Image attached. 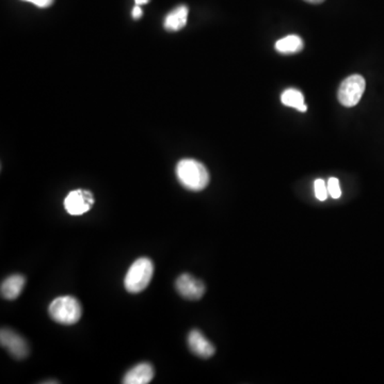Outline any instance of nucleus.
I'll return each instance as SVG.
<instances>
[{
	"instance_id": "12",
	"label": "nucleus",
	"mask_w": 384,
	"mask_h": 384,
	"mask_svg": "<svg viewBox=\"0 0 384 384\" xmlns=\"http://www.w3.org/2000/svg\"><path fill=\"white\" fill-rule=\"evenodd\" d=\"M304 47L302 39L298 35H291L283 37L275 43V49L281 54H296Z\"/></svg>"
},
{
	"instance_id": "5",
	"label": "nucleus",
	"mask_w": 384,
	"mask_h": 384,
	"mask_svg": "<svg viewBox=\"0 0 384 384\" xmlns=\"http://www.w3.org/2000/svg\"><path fill=\"white\" fill-rule=\"evenodd\" d=\"M94 198L90 191L74 190L64 200V208L72 216H80L91 210Z\"/></svg>"
},
{
	"instance_id": "2",
	"label": "nucleus",
	"mask_w": 384,
	"mask_h": 384,
	"mask_svg": "<svg viewBox=\"0 0 384 384\" xmlns=\"http://www.w3.org/2000/svg\"><path fill=\"white\" fill-rule=\"evenodd\" d=\"M49 315L53 320L61 324H74L82 315L80 301L72 296L59 297L49 305Z\"/></svg>"
},
{
	"instance_id": "19",
	"label": "nucleus",
	"mask_w": 384,
	"mask_h": 384,
	"mask_svg": "<svg viewBox=\"0 0 384 384\" xmlns=\"http://www.w3.org/2000/svg\"><path fill=\"white\" fill-rule=\"evenodd\" d=\"M307 3H314V5H318V3H324V0H305Z\"/></svg>"
},
{
	"instance_id": "3",
	"label": "nucleus",
	"mask_w": 384,
	"mask_h": 384,
	"mask_svg": "<svg viewBox=\"0 0 384 384\" xmlns=\"http://www.w3.org/2000/svg\"><path fill=\"white\" fill-rule=\"evenodd\" d=\"M154 265L147 257L137 259L126 273L124 286L131 293H141L147 289L153 277Z\"/></svg>"
},
{
	"instance_id": "9",
	"label": "nucleus",
	"mask_w": 384,
	"mask_h": 384,
	"mask_svg": "<svg viewBox=\"0 0 384 384\" xmlns=\"http://www.w3.org/2000/svg\"><path fill=\"white\" fill-rule=\"evenodd\" d=\"M154 368L151 364L141 363L131 368L124 376L123 383L125 384H147L154 378Z\"/></svg>"
},
{
	"instance_id": "11",
	"label": "nucleus",
	"mask_w": 384,
	"mask_h": 384,
	"mask_svg": "<svg viewBox=\"0 0 384 384\" xmlns=\"http://www.w3.org/2000/svg\"><path fill=\"white\" fill-rule=\"evenodd\" d=\"M189 10L186 6H179L170 12L165 19V28L169 31H179L184 28L188 21Z\"/></svg>"
},
{
	"instance_id": "10",
	"label": "nucleus",
	"mask_w": 384,
	"mask_h": 384,
	"mask_svg": "<svg viewBox=\"0 0 384 384\" xmlns=\"http://www.w3.org/2000/svg\"><path fill=\"white\" fill-rule=\"evenodd\" d=\"M25 284L26 279L23 275H11L1 284V296L7 300H15L21 295Z\"/></svg>"
},
{
	"instance_id": "17",
	"label": "nucleus",
	"mask_w": 384,
	"mask_h": 384,
	"mask_svg": "<svg viewBox=\"0 0 384 384\" xmlns=\"http://www.w3.org/2000/svg\"><path fill=\"white\" fill-rule=\"evenodd\" d=\"M131 15H133L135 19H140V17H143V9H141V6L136 5V7L133 9V12H131Z\"/></svg>"
},
{
	"instance_id": "4",
	"label": "nucleus",
	"mask_w": 384,
	"mask_h": 384,
	"mask_svg": "<svg viewBox=\"0 0 384 384\" xmlns=\"http://www.w3.org/2000/svg\"><path fill=\"white\" fill-rule=\"evenodd\" d=\"M366 82L361 75H351L340 84L338 90V100L345 107H354L365 91Z\"/></svg>"
},
{
	"instance_id": "1",
	"label": "nucleus",
	"mask_w": 384,
	"mask_h": 384,
	"mask_svg": "<svg viewBox=\"0 0 384 384\" xmlns=\"http://www.w3.org/2000/svg\"><path fill=\"white\" fill-rule=\"evenodd\" d=\"M176 176L179 183L190 191H201L210 184V173L200 161L183 159L177 163Z\"/></svg>"
},
{
	"instance_id": "16",
	"label": "nucleus",
	"mask_w": 384,
	"mask_h": 384,
	"mask_svg": "<svg viewBox=\"0 0 384 384\" xmlns=\"http://www.w3.org/2000/svg\"><path fill=\"white\" fill-rule=\"evenodd\" d=\"M24 1L33 3L39 8H48L54 3L55 0H24Z\"/></svg>"
},
{
	"instance_id": "14",
	"label": "nucleus",
	"mask_w": 384,
	"mask_h": 384,
	"mask_svg": "<svg viewBox=\"0 0 384 384\" xmlns=\"http://www.w3.org/2000/svg\"><path fill=\"white\" fill-rule=\"evenodd\" d=\"M315 196L319 201L327 200L329 196L328 185L324 183V179H316L314 183Z\"/></svg>"
},
{
	"instance_id": "13",
	"label": "nucleus",
	"mask_w": 384,
	"mask_h": 384,
	"mask_svg": "<svg viewBox=\"0 0 384 384\" xmlns=\"http://www.w3.org/2000/svg\"><path fill=\"white\" fill-rule=\"evenodd\" d=\"M281 100L287 107L295 108L301 112L307 110V105L304 104V96L299 90L296 89H287L282 93Z\"/></svg>"
},
{
	"instance_id": "6",
	"label": "nucleus",
	"mask_w": 384,
	"mask_h": 384,
	"mask_svg": "<svg viewBox=\"0 0 384 384\" xmlns=\"http://www.w3.org/2000/svg\"><path fill=\"white\" fill-rule=\"evenodd\" d=\"M0 342H1V346L17 360H23L29 354L27 342L19 334L10 329L1 330Z\"/></svg>"
},
{
	"instance_id": "7",
	"label": "nucleus",
	"mask_w": 384,
	"mask_h": 384,
	"mask_svg": "<svg viewBox=\"0 0 384 384\" xmlns=\"http://www.w3.org/2000/svg\"><path fill=\"white\" fill-rule=\"evenodd\" d=\"M175 287L179 295L187 300H199L204 296L205 285L203 282L188 273L179 275Z\"/></svg>"
},
{
	"instance_id": "18",
	"label": "nucleus",
	"mask_w": 384,
	"mask_h": 384,
	"mask_svg": "<svg viewBox=\"0 0 384 384\" xmlns=\"http://www.w3.org/2000/svg\"><path fill=\"white\" fill-rule=\"evenodd\" d=\"M149 1V0H135L136 5L138 6L147 5Z\"/></svg>"
},
{
	"instance_id": "8",
	"label": "nucleus",
	"mask_w": 384,
	"mask_h": 384,
	"mask_svg": "<svg viewBox=\"0 0 384 384\" xmlns=\"http://www.w3.org/2000/svg\"><path fill=\"white\" fill-rule=\"evenodd\" d=\"M188 345L191 351L200 358H212L216 352L214 345L199 330H192L189 333Z\"/></svg>"
},
{
	"instance_id": "15",
	"label": "nucleus",
	"mask_w": 384,
	"mask_h": 384,
	"mask_svg": "<svg viewBox=\"0 0 384 384\" xmlns=\"http://www.w3.org/2000/svg\"><path fill=\"white\" fill-rule=\"evenodd\" d=\"M328 191L329 194L333 199H340L342 196V190H340V181L336 177H331L328 181Z\"/></svg>"
}]
</instances>
